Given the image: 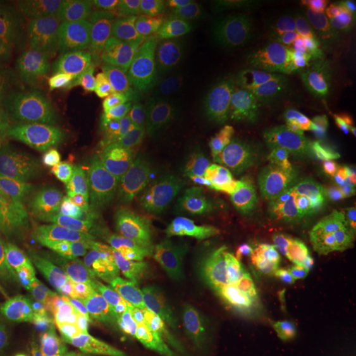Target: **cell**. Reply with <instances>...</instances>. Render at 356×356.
Segmentation results:
<instances>
[{
	"mask_svg": "<svg viewBox=\"0 0 356 356\" xmlns=\"http://www.w3.org/2000/svg\"><path fill=\"white\" fill-rule=\"evenodd\" d=\"M16 238L36 247L108 250L113 226L95 194L76 179L24 181L0 207Z\"/></svg>",
	"mask_w": 356,
	"mask_h": 356,
	"instance_id": "cell-1",
	"label": "cell"
},
{
	"mask_svg": "<svg viewBox=\"0 0 356 356\" xmlns=\"http://www.w3.org/2000/svg\"><path fill=\"white\" fill-rule=\"evenodd\" d=\"M119 254L86 247H33L20 252L11 273L44 284L79 304L94 302L127 280Z\"/></svg>",
	"mask_w": 356,
	"mask_h": 356,
	"instance_id": "cell-2",
	"label": "cell"
},
{
	"mask_svg": "<svg viewBox=\"0 0 356 356\" xmlns=\"http://www.w3.org/2000/svg\"><path fill=\"white\" fill-rule=\"evenodd\" d=\"M314 76H293L272 104L267 119L254 143L261 169L280 184H292L310 165L313 127L310 103Z\"/></svg>",
	"mask_w": 356,
	"mask_h": 356,
	"instance_id": "cell-3",
	"label": "cell"
},
{
	"mask_svg": "<svg viewBox=\"0 0 356 356\" xmlns=\"http://www.w3.org/2000/svg\"><path fill=\"white\" fill-rule=\"evenodd\" d=\"M122 44L111 31L61 40L54 51V79L61 99L86 107L98 118L116 103L115 60Z\"/></svg>",
	"mask_w": 356,
	"mask_h": 356,
	"instance_id": "cell-4",
	"label": "cell"
},
{
	"mask_svg": "<svg viewBox=\"0 0 356 356\" xmlns=\"http://www.w3.org/2000/svg\"><path fill=\"white\" fill-rule=\"evenodd\" d=\"M81 339L76 319L17 288L0 294V350L17 356H69Z\"/></svg>",
	"mask_w": 356,
	"mask_h": 356,
	"instance_id": "cell-5",
	"label": "cell"
},
{
	"mask_svg": "<svg viewBox=\"0 0 356 356\" xmlns=\"http://www.w3.org/2000/svg\"><path fill=\"white\" fill-rule=\"evenodd\" d=\"M181 56L176 40L122 45L115 60L119 108L169 102L176 97L181 81Z\"/></svg>",
	"mask_w": 356,
	"mask_h": 356,
	"instance_id": "cell-6",
	"label": "cell"
},
{
	"mask_svg": "<svg viewBox=\"0 0 356 356\" xmlns=\"http://www.w3.org/2000/svg\"><path fill=\"white\" fill-rule=\"evenodd\" d=\"M54 51L51 33L36 17L0 11V78L26 97L38 95L54 74Z\"/></svg>",
	"mask_w": 356,
	"mask_h": 356,
	"instance_id": "cell-7",
	"label": "cell"
},
{
	"mask_svg": "<svg viewBox=\"0 0 356 356\" xmlns=\"http://www.w3.org/2000/svg\"><path fill=\"white\" fill-rule=\"evenodd\" d=\"M98 116L78 103L56 99L35 116L32 135L41 157L57 170L83 163L101 138Z\"/></svg>",
	"mask_w": 356,
	"mask_h": 356,
	"instance_id": "cell-8",
	"label": "cell"
},
{
	"mask_svg": "<svg viewBox=\"0 0 356 356\" xmlns=\"http://www.w3.org/2000/svg\"><path fill=\"white\" fill-rule=\"evenodd\" d=\"M232 29L223 24L188 22L178 33L181 47V81L177 103L186 116L194 122L202 110L210 88L223 73L225 53Z\"/></svg>",
	"mask_w": 356,
	"mask_h": 356,
	"instance_id": "cell-9",
	"label": "cell"
},
{
	"mask_svg": "<svg viewBox=\"0 0 356 356\" xmlns=\"http://www.w3.org/2000/svg\"><path fill=\"white\" fill-rule=\"evenodd\" d=\"M198 316L204 330L231 356H243L268 321L266 300L251 297L232 285L204 298Z\"/></svg>",
	"mask_w": 356,
	"mask_h": 356,
	"instance_id": "cell-10",
	"label": "cell"
},
{
	"mask_svg": "<svg viewBox=\"0 0 356 356\" xmlns=\"http://www.w3.org/2000/svg\"><path fill=\"white\" fill-rule=\"evenodd\" d=\"M277 95L222 73L210 88L201 115L206 126L254 144Z\"/></svg>",
	"mask_w": 356,
	"mask_h": 356,
	"instance_id": "cell-11",
	"label": "cell"
},
{
	"mask_svg": "<svg viewBox=\"0 0 356 356\" xmlns=\"http://www.w3.org/2000/svg\"><path fill=\"white\" fill-rule=\"evenodd\" d=\"M291 216V259L301 270L342 242L351 225L347 211L339 204L306 195L294 201Z\"/></svg>",
	"mask_w": 356,
	"mask_h": 356,
	"instance_id": "cell-12",
	"label": "cell"
},
{
	"mask_svg": "<svg viewBox=\"0 0 356 356\" xmlns=\"http://www.w3.org/2000/svg\"><path fill=\"white\" fill-rule=\"evenodd\" d=\"M185 128V115L178 103H144L120 110L106 128L104 143L108 148H136L149 159Z\"/></svg>",
	"mask_w": 356,
	"mask_h": 356,
	"instance_id": "cell-13",
	"label": "cell"
},
{
	"mask_svg": "<svg viewBox=\"0 0 356 356\" xmlns=\"http://www.w3.org/2000/svg\"><path fill=\"white\" fill-rule=\"evenodd\" d=\"M184 24V1L128 0L118 13L111 32L122 45H141L173 40Z\"/></svg>",
	"mask_w": 356,
	"mask_h": 356,
	"instance_id": "cell-14",
	"label": "cell"
},
{
	"mask_svg": "<svg viewBox=\"0 0 356 356\" xmlns=\"http://www.w3.org/2000/svg\"><path fill=\"white\" fill-rule=\"evenodd\" d=\"M123 4V0L38 1L36 19L61 40L83 38L111 31Z\"/></svg>",
	"mask_w": 356,
	"mask_h": 356,
	"instance_id": "cell-15",
	"label": "cell"
},
{
	"mask_svg": "<svg viewBox=\"0 0 356 356\" xmlns=\"http://www.w3.org/2000/svg\"><path fill=\"white\" fill-rule=\"evenodd\" d=\"M275 32L231 38L225 53L223 73L248 85L280 94L292 76L276 66L270 56Z\"/></svg>",
	"mask_w": 356,
	"mask_h": 356,
	"instance_id": "cell-16",
	"label": "cell"
},
{
	"mask_svg": "<svg viewBox=\"0 0 356 356\" xmlns=\"http://www.w3.org/2000/svg\"><path fill=\"white\" fill-rule=\"evenodd\" d=\"M313 131L322 141H337L356 128V82L326 79L313 92L310 103Z\"/></svg>",
	"mask_w": 356,
	"mask_h": 356,
	"instance_id": "cell-17",
	"label": "cell"
},
{
	"mask_svg": "<svg viewBox=\"0 0 356 356\" xmlns=\"http://www.w3.org/2000/svg\"><path fill=\"white\" fill-rule=\"evenodd\" d=\"M204 138L229 186L250 189L266 197L268 184L252 143L210 126L204 128Z\"/></svg>",
	"mask_w": 356,
	"mask_h": 356,
	"instance_id": "cell-18",
	"label": "cell"
},
{
	"mask_svg": "<svg viewBox=\"0 0 356 356\" xmlns=\"http://www.w3.org/2000/svg\"><path fill=\"white\" fill-rule=\"evenodd\" d=\"M326 44L325 35L318 32L302 35L292 31H279L270 42V56L281 72L292 76L316 64Z\"/></svg>",
	"mask_w": 356,
	"mask_h": 356,
	"instance_id": "cell-19",
	"label": "cell"
},
{
	"mask_svg": "<svg viewBox=\"0 0 356 356\" xmlns=\"http://www.w3.org/2000/svg\"><path fill=\"white\" fill-rule=\"evenodd\" d=\"M302 334L282 313L268 318L264 329L243 356H300Z\"/></svg>",
	"mask_w": 356,
	"mask_h": 356,
	"instance_id": "cell-20",
	"label": "cell"
},
{
	"mask_svg": "<svg viewBox=\"0 0 356 356\" xmlns=\"http://www.w3.org/2000/svg\"><path fill=\"white\" fill-rule=\"evenodd\" d=\"M291 264V254L272 252L235 281L232 286L251 297L266 300L267 296L277 292L284 285Z\"/></svg>",
	"mask_w": 356,
	"mask_h": 356,
	"instance_id": "cell-21",
	"label": "cell"
},
{
	"mask_svg": "<svg viewBox=\"0 0 356 356\" xmlns=\"http://www.w3.org/2000/svg\"><path fill=\"white\" fill-rule=\"evenodd\" d=\"M189 141L191 132L185 128L145 161L138 176L141 177L160 170L173 184L189 182L191 166V153L188 152Z\"/></svg>",
	"mask_w": 356,
	"mask_h": 356,
	"instance_id": "cell-22",
	"label": "cell"
},
{
	"mask_svg": "<svg viewBox=\"0 0 356 356\" xmlns=\"http://www.w3.org/2000/svg\"><path fill=\"white\" fill-rule=\"evenodd\" d=\"M29 149L20 138L0 127V207L8 195L26 181Z\"/></svg>",
	"mask_w": 356,
	"mask_h": 356,
	"instance_id": "cell-23",
	"label": "cell"
},
{
	"mask_svg": "<svg viewBox=\"0 0 356 356\" xmlns=\"http://www.w3.org/2000/svg\"><path fill=\"white\" fill-rule=\"evenodd\" d=\"M264 214L263 202L244 207L206 225L202 231L201 247L213 245L223 241H239L252 232Z\"/></svg>",
	"mask_w": 356,
	"mask_h": 356,
	"instance_id": "cell-24",
	"label": "cell"
},
{
	"mask_svg": "<svg viewBox=\"0 0 356 356\" xmlns=\"http://www.w3.org/2000/svg\"><path fill=\"white\" fill-rule=\"evenodd\" d=\"M282 28L309 35L317 33L330 20L329 3L323 0H282L280 8Z\"/></svg>",
	"mask_w": 356,
	"mask_h": 356,
	"instance_id": "cell-25",
	"label": "cell"
},
{
	"mask_svg": "<svg viewBox=\"0 0 356 356\" xmlns=\"http://www.w3.org/2000/svg\"><path fill=\"white\" fill-rule=\"evenodd\" d=\"M281 0H242L238 4L232 28L241 35L280 31Z\"/></svg>",
	"mask_w": 356,
	"mask_h": 356,
	"instance_id": "cell-26",
	"label": "cell"
},
{
	"mask_svg": "<svg viewBox=\"0 0 356 356\" xmlns=\"http://www.w3.org/2000/svg\"><path fill=\"white\" fill-rule=\"evenodd\" d=\"M175 356H231L204 330L197 310H189L181 319Z\"/></svg>",
	"mask_w": 356,
	"mask_h": 356,
	"instance_id": "cell-27",
	"label": "cell"
},
{
	"mask_svg": "<svg viewBox=\"0 0 356 356\" xmlns=\"http://www.w3.org/2000/svg\"><path fill=\"white\" fill-rule=\"evenodd\" d=\"M314 73L323 79L356 74V38L342 35L327 42L314 64Z\"/></svg>",
	"mask_w": 356,
	"mask_h": 356,
	"instance_id": "cell-28",
	"label": "cell"
},
{
	"mask_svg": "<svg viewBox=\"0 0 356 356\" xmlns=\"http://www.w3.org/2000/svg\"><path fill=\"white\" fill-rule=\"evenodd\" d=\"M191 157L189 184L198 195H213L216 191L229 186L214 153L206 144L195 147Z\"/></svg>",
	"mask_w": 356,
	"mask_h": 356,
	"instance_id": "cell-29",
	"label": "cell"
},
{
	"mask_svg": "<svg viewBox=\"0 0 356 356\" xmlns=\"http://www.w3.org/2000/svg\"><path fill=\"white\" fill-rule=\"evenodd\" d=\"M254 229L270 252L291 254L293 229L289 211L277 204L269 206Z\"/></svg>",
	"mask_w": 356,
	"mask_h": 356,
	"instance_id": "cell-30",
	"label": "cell"
},
{
	"mask_svg": "<svg viewBox=\"0 0 356 356\" xmlns=\"http://www.w3.org/2000/svg\"><path fill=\"white\" fill-rule=\"evenodd\" d=\"M147 154L131 147H113L97 157V172L99 181L110 178L134 176L140 172L147 161Z\"/></svg>",
	"mask_w": 356,
	"mask_h": 356,
	"instance_id": "cell-31",
	"label": "cell"
},
{
	"mask_svg": "<svg viewBox=\"0 0 356 356\" xmlns=\"http://www.w3.org/2000/svg\"><path fill=\"white\" fill-rule=\"evenodd\" d=\"M356 179V149L332 156L319 166L314 186L322 191H339Z\"/></svg>",
	"mask_w": 356,
	"mask_h": 356,
	"instance_id": "cell-32",
	"label": "cell"
},
{
	"mask_svg": "<svg viewBox=\"0 0 356 356\" xmlns=\"http://www.w3.org/2000/svg\"><path fill=\"white\" fill-rule=\"evenodd\" d=\"M263 201V197L256 191L238 188V186H226L216 194L210 195L204 206V214L207 225L214 223L219 218L227 216L236 210L259 204Z\"/></svg>",
	"mask_w": 356,
	"mask_h": 356,
	"instance_id": "cell-33",
	"label": "cell"
},
{
	"mask_svg": "<svg viewBox=\"0 0 356 356\" xmlns=\"http://www.w3.org/2000/svg\"><path fill=\"white\" fill-rule=\"evenodd\" d=\"M102 344L114 356H143L147 334L132 323L119 325L103 337Z\"/></svg>",
	"mask_w": 356,
	"mask_h": 356,
	"instance_id": "cell-34",
	"label": "cell"
},
{
	"mask_svg": "<svg viewBox=\"0 0 356 356\" xmlns=\"http://www.w3.org/2000/svg\"><path fill=\"white\" fill-rule=\"evenodd\" d=\"M239 1L236 0H186L184 1L185 13L194 22L223 24L232 29L234 17Z\"/></svg>",
	"mask_w": 356,
	"mask_h": 356,
	"instance_id": "cell-35",
	"label": "cell"
},
{
	"mask_svg": "<svg viewBox=\"0 0 356 356\" xmlns=\"http://www.w3.org/2000/svg\"><path fill=\"white\" fill-rule=\"evenodd\" d=\"M122 322V310L111 297H101L90 305L85 314V326L94 334H107Z\"/></svg>",
	"mask_w": 356,
	"mask_h": 356,
	"instance_id": "cell-36",
	"label": "cell"
},
{
	"mask_svg": "<svg viewBox=\"0 0 356 356\" xmlns=\"http://www.w3.org/2000/svg\"><path fill=\"white\" fill-rule=\"evenodd\" d=\"M26 92L0 78V127L16 124L26 110Z\"/></svg>",
	"mask_w": 356,
	"mask_h": 356,
	"instance_id": "cell-37",
	"label": "cell"
},
{
	"mask_svg": "<svg viewBox=\"0 0 356 356\" xmlns=\"http://www.w3.org/2000/svg\"><path fill=\"white\" fill-rule=\"evenodd\" d=\"M17 241L4 216H0V277L11 273L13 263L20 254Z\"/></svg>",
	"mask_w": 356,
	"mask_h": 356,
	"instance_id": "cell-38",
	"label": "cell"
},
{
	"mask_svg": "<svg viewBox=\"0 0 356 356\" xmlns=\"http://www.w3.org/2000/svg\"><path fill=\"white\" fill-rule=\"evenodd\" d=\"M143 356H175V353L161 331H151L147 334V346Z\"/></svg>",
	"mask_w": 356,
	"mask_h": 356,
	"instance_id": "cell-39",
	"label": "cell"
},
{
	"mask_svg": "<svg viewBox=\"0 0 356 356\" xmlns=\"http://www.w3.org/2000/svg\"><path fill=\"white\" fill-rule=\"evenodd\" d=\"M332 8L347 19L356 17V0H338L332 4Z\"/></svg>",
	"mask_w": 356,
	"mask_h": 356,
	"instance_id": "cell-40",
	"label": "cell"
},
{
	"mask_svg": "<svg viewBox=\"0 0 356 356\" xmlns=\"http://www.w3.org/2000/svg\"><path fill=\"white\" fill-rule=\"evenodd\" d=\"M342 35L356 38V17L347 19V20H346L343 26V33H342Z\"/></svg>",
	"mask_w": 356,
	"mask_h": 356,
	"instance_id": "cell-41",
	"label": "cell"
},
{
	"mask_svg": "<svg viewBox=\"0 0 356 356\" xmlns=\"http://www.w3.org/2000/svg\"><path fill=\"white\" fill-rule=\"evenodd\" d=\"M322 356H356V354L348 351V350H334V351Z\"/></svg>",
	"mask_w": 356,
	"mask_h": 356,
	"instance_id": "cell-42",
	"label": "cell"
},
{
	"mask_svg": "<svg viewBox=\"0 0 356 356\" xmlns=\"http://www.w3.org/2000/svg\"><path fill=\"white\" fill-rule=\"evenodd\" d=\"M0 356H17V355H13V354H8V353H6V351H1V350H0Z\"/></svg>",
	"mask_w": 356,
	"mask_h": 356,
	"instance_id": "cell-43",
	"label": "cell"
}]
</instances>
